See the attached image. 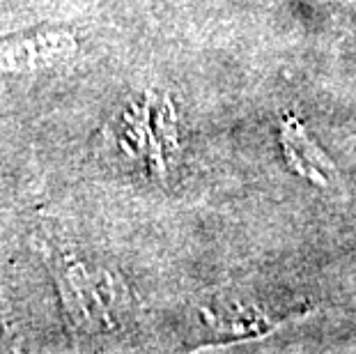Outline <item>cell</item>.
<instances>
[{
	"label": "cell",
	"instance_id": "obj_1",
	"mask_svg": "<svg viewBox=\"0 0 356 354\" xmlns=\"http://www.w3.org/2000/svg\"><path fill=\"white\" fill-rule=\"evenodd\" d=\"M74 40L67 33H56V35H40L26 42H12L10 47L0 49V67H10L17 72L33 70V67L42 65H56L58 60L74 54Z\"/></svg>",
	"mask_w": 356,
	"mask_h": 354
}]
</instances>
